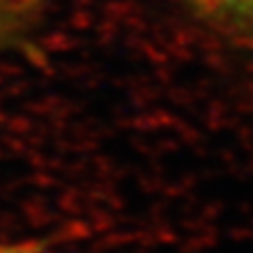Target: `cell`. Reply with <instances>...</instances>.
<instances>
[{"label": "cell", "instance_id": "7a4b0ae2", "mask_svg": "<svg viewBox=\"0 0 253 253\" xmlns=\"http://www.w3.org/2000/svg\"><path fill=\"white\" fill-rule=\"evenodd\" d=\"M0 253H51V243L46 239L0 241Z\"/></svg>", "mask_w": 253, "mask_h": 253}, {"label": "cell", "instance_id": "3957f363", "mask_svg": "<svg viewBox=\"0 0 253 253\" xmlns=\"http://www.w3.org/2000/svg\"><path fill=\"white\" fill-rule=\"evenodd\" d=\"M213 2H221V4L232 6V9L253 13V0H213Z\"/></svg>", "mask_w": 253, "mask_h": 253}, {"label": "cell", "instance_id": "6da1fadb", "mask_svg": "<svg viewBox=\"0 0 253 253\" xmlns=\"http://www.w3.org/2000/svg\"><path fill=\"white\" fill-rule=\"evenodd\" d=\"M41 0H0V53L28 30Z\"/></svg>", "mask_w": 253, "mask_h": 253}]
</instances>
